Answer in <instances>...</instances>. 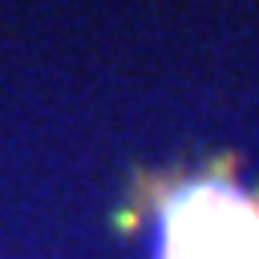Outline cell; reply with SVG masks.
I'll return each mask as SVG.
<instances>
[{"label": "cell", "mask_w": 259, "mask_h": 259, "mask_svg": "<svg viewBox=\"0 0 259 259\" xmlns=\"http://www.w3.org/2000/svg\"><path fill=\"white\" fill-rule=\"evenodd\" d=\"M166 259H259V210L231 186L186 190L166 219Z\"/></svg>", "instance_id": "1"}]
</instances>
